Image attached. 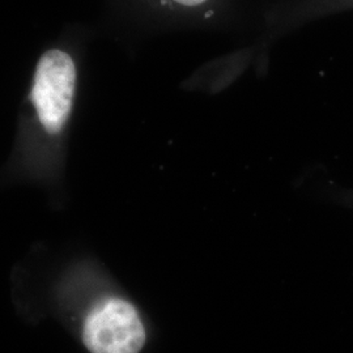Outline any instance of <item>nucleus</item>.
Wrapping results in <instances>:
<instances>
[{
	"mask_svg": "<svg viewBox=\"0 0 353 353\" xmlns=\"http://www.w3.org/2000/svg\"><path fill=\"white\" fill-rule=\"evenodd\" d=\"M77 62L74 54L55 46L39 57L28 93L30 119L28 121V145L34 153L38 147L48 152L63 137L75 105Z\"/></svg>",
	"mask_w": 353,
	"mask_h": 353,
	"instance_id": "obj_1",
	"label": "nucleus"
},
{
	"mask_svg": "<svg viewBox=\"0 0 353 353\" xmlns=\"http://www.w3.org/2000/svg\"><path fill=\"white\" fill-rule=\"evenodd\" d=\"M145 339L138 309L117 294L94 301L83 323V341L90 353H139Z\"/></svg>",
	"mask_w": 353,
	"mask_h": 353,
	"instance_id": "obj_2",
	"label": "nucleus"
},
{
	"mask_svg": "<svg viewBox=\"0 0 353 353\" xmlns=\"http://www.w3.org/2000/svg\"><path fill=\"white\" fill-rule=\"evenodd\" d=\"M152 10L164 16L183 20H205L214 11V0H144Z\"/></svg>",
	"mask_w": 353,
	"mask_h": 353,
	"instance_id": "obj_3",
	"label": "nucleus"
},
{
	"mask_svg": "<svg viewBox=\"0 0 353 353\" xmlns=\"http://www.w3.org/2000/svg\"><path fill=\"white\" fill-rule=\"evenodd\" d=\"M338 199L341 201V203L350 208L353 210V190H348V191H343L339 194Z\"/></svg>",
	"mask_w": 353,
	"mask_h": 353,
	"instance_id": "obj_4",
	"label": "nucleus"
}]
</instances>
